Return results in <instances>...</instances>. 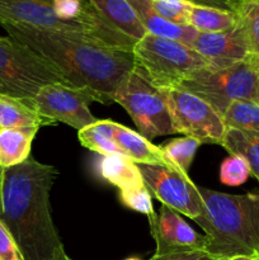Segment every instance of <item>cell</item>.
<instances>
[{"instance_id":"1","label":"cell","mask_w":259,"mask_h":260,"mask_svg":"<svg viewBox=\"0 0 259 260\" xmlns=\"http://www.w3.org/2000/svg\"><path fill=\"white\" fill-rule=\"evenodd\" d=\"M8 36L56 66L74 86L89 88L114 103L117 89L134 71L131 51L118 50L79 33L0 24Z\"/></svg>"},{"instance_id":"2","label":"cell","mask_w":259,"mask_h":260,"mask_svg":"<svg viewBox=\"0 0 259 260\" xmlns=\"http://www.w3.org/2000/svg\"><path fill=\"white\" fill-rule=\"evenodd\" d=\"M57 177L55 167L32 156L4 172L0 220L24 260H55L63 248L51 216L50 193Z\"/></svg>"},{"instance_id":"3","label":"cell","mask_w":259,"mask_h":260,"mask_svg":"<svg viewBox=\"0 0 259 260\" xmlns=\"http://www.w3.org/2000/svg\"><path fill=\"white\" fill-rule=\"evenodd\" d=\"M200 193L203 208L195 222L205 231L206 251L225 260L258 253L259 194H226L207 188H200Z\"/></svg>"},{"instance_id":"4","label":"cell","mask_w":259,"mask_h":260,"mask_svg":"<svg viewBox=\"0 0 259 260\" xmlns=\"http://www.w3.org/2000/svg\"><path fill=\"white\" fill-rule=\"evenodd\" d=\"M258 78L259 60L250 56L226 68L198 69L185 76L174 89L198 96L222 117L234 101H253Z\"/></svg>"},{"instance_id":"5","label":"cell","mask_w":259,"mask_h":260,"mask_svg":"<svg viewBox=\"0 0 259 260\" xmlns=\"http://www.w3.org/2000/svg\"><path fill=\"white\" fill-rule=\"evenodd\" d=\"M55 83L74 86L50 61L14 38L0 36V93L35 101L43 86Z\"/></svg>"},{"instance_id":"6","label":"cell","mask_w":259,"mask_h":260,"mask_svg":"<svg viewBox=\"0 0 259 260\" xmlns=\"http://www.w3.org/2000/svg\"><path fill=\"white\" fill-rule=\"evenodd\" d=\"M132 53L135 68L157 89H174L190 73L211 66L189 46L150 33L136 43Z\"/></svg>"},{"instance_id":"7","label":"cell","mask_w":259,"mask_h":260,"mask_svg":"<svg viewBox=\"0 0 259 260\" xmlns=\"http://www.w3.org/2000/svg\"><path fill=\"white\" fill-rule=\"evenodd\" d=\"M114 103L126 109L139 134L149 141L177 134L164 90L155 88L136 68L117 89Z\"/></svg>"},{"instance_id":"8","label":"cell","mask_w":259,"mask_h":260,"mask_svg":"<svg viewBox=\"0 0 259 260\" xmlns=\"http://www.w3.org/2000/svg\"><path fill=\"white\" fill-rule=\"evenodd\" d=\"M90 103L107 104V102L91 89L60 83L43 86L35 98L36 109L43 118L52 124L61 122L78 131L98 121L89 109Z\"/></svg>"},{"instance_id":"9","label":"cell","mask_w":259,"mask_h":260,"mask_svg":"<svg viewBox=\"0 0 259 260\" xmlns=\"http://www.w3.org/2000/svg\"><path fill=\"white\" fill-rule=\"evenodd\" d=\"M177 134L201 144L221 145L228 127L221 114L205 101L180 89H163Z\"/></svg>"},{"instance_id":"10","label":"cell","mask_w":259,"mask_h":260,"mask_svg":"<svg viewBox=\"0 0 259 260\" xmlns=\"http://www.w3.org/2000/svg\"><path fill=\"white\" fill-rule=\"evenodd\" d=\"M145 185L161 202L195 221L201 215L203 200L200 188L188 174L173 167L137 164Z\"/></svg>"},{"instance_id":"11","label":"cell","mask_w":259,"mask_h":260,"mask_svg":"<svg viewBox=\"0 0 259 260\" xmlns=\"http://www.w3.org/2000/svg\"><path fill=\"white\" fill-rule=\"evenodd\" d=\"M149 226L156 244L155 255L207 249L206 235L198 234L180 217V213L165 205H161L155 217L150 218Z\"/></svg>"},{"instance_id":"12","label":"cell","mask_w":259,"mask_h":260,"mask_svg":"<svg viewBox=\"0 0 259 260\" xmlns=\"http://www.w3.org/2000/svg\"><path fill=\"white\" fill-rule=\"evenodd\" d=\"M0 24L28 25L86 36L81 28L61 20L56 15L51 0H0Z\"/></svg>"},{"instance_id":"13","label":"cell","mask_w":259,"mask_h":260,"mask_svg":"<svg viewBox=\"0 0 259 260\" xmlns=\"http://www.w3.org/2000/svg\"><path fill=\"white\" fill-rule=\"evenodd\" d=\"M192 48L215 68H226L253 56L245 30L239 20L235 27L223 32H198Z\"/></svg>"},{"instance_id":"14","label":"cell","mask_w":259,"mask_h":260,"mask_svg":"<svg viewBox=\"0 0 259 260\" xmlns=\"http://www.w3.org/2000/svg\"><path fill=\"white\" fill-rule=\"evenodd\" d=\"M127 3L135 10L137 18L147 33L157 36V37L179 41L192 48L193 41L198 35L195 28L189 27V25H178L172 22H168L167 19L160 17L155 12L151 0H127Z\"/></svg>"},{"instance_id":"15","label":"cell","mask_w":259,"mask_h":260,"mask_svg":"<svg viewBox=\"0 0 259 260\" xmlns=\"http://www.w3.org/2000/svg\"><path fill=\"white\" fill-rule=\"evenodd\" d=\"M114 142L121 150L122 155L127 156L136 164H154L173 167L163 154L160 146H155L137 131L113 121ZM174 168V167H173ZM178 169V168H177Z\"/></svg>"},{"instance_id":"16","label":"cell","mask_w":259,"mask_h":260,"mask_svg":"<svg viewBox=\"0 0 259 260\" xmlns=\"http://www.w3.org/2000/svg\"><path fill=\"white\" fill-rule=\"evenodd\" d=\"M104 20L119 33L139 42L147 35L127 0H89Z\"/></svg>"},{"instance_id":"17","label":"cell","mask_w":259,"mask_h":260,"mask_svg":"<svg viewBox=\"0 0 259 260\" xmlns=\"http://www.w3.org/2000/svg\"><path fill=\"white\" fill-rule=\"evenodd\" d=\"M52 124L37 112L35 101L14 98L0 93V129Z\"/></svg>"},{"instance_id":"18","label":"cell","mask_w":259,"mask_h":260,"mask_svg":"<svg viewBox=\"0 0 259 260\" xmlns=\"http://www.w3.org/2000/svg\"><path fill=\"white\" fill-rule=\"evenodd\" d=\"M96 170L101 178L119 190L135 189L145 185L137 164L124 155L102 156L96 164Z\"/></svg>"},{"instance_id":"19","label":"cell","mask_w":259,"mask_h":260,"mask_svg":"<svg viewBox=\"0 0 259 260\" xmlns=\"http://www.w3.org/2000/svg\"><path fill=\"white\" fill-rule=\"evenodd\" d=\"M38 127L0 129V165L4 169L24 162L30 156V147Z\"/></svg>"},{"instance_id":"20","label":"cell","mask_w":259,"mask_h":260,"mask_svg":"<svg viewBox=\"0 0 259 260\" xmlns=\"http://www.w3.org/2000/svg\"><path fill=\"white\" fill-rule=\"evenodd\" d=\"M238 14L218 8L190 5L188 25L200 33H217L231 29L238 24Z\"/></svg>"},{"instance_id":"21","label":"cell","mask_w":259,"mask_h":260,"mask_svg":"<svg viewBox=\"0 0 259 260\" xmlns=\"http://www.w3.org/2000/svg\"><path fill=\"white\" fill-rule=\"evenodd\" d=\"M221 146L225 147L230 155L241 156L246 162L253 177L259 182V134L241 131L236 128H226Z\"/></svg>"},{"instance_id":"22","label":"cell","mask_w":259,"mask_h":260,"mask_svg":"<svg viewBox=\"0 0 259 260\" xmlns=\"http://www.w3.org/2000/svg\"><path fill=\"white\" fill-rule=\"evenodd\" d=\"M113 121L111 119H98L95 123L78 131V139L80 144L86 149L102 155H122L121 150L114 142Z\"/></svg>"},{"instance_id":"23","label":"cell","mask_w":259,"mask_h":260,"mask_svg":"<svg viewBox=\"0 0 259 260\" xmlns=\"http://www.w3.org/2000/svg\"><path fill=\"white\" fill-rule=\"evenodd\" d=\"M222 119L228 128L259 134V106L251 99L234 101L222 114Z\"/></svg>"},{"instance_id":"24","label":"cell","mask_w":259,"mask_h":260,"mask_svg":"<svg viewBox=\"0 0 259 260\" xmlns=\"http://www.w3.org/2000/svg\"><path fill=\"white\" fill-rule=\"evenodd\" d=\"M201 142L193 137L184 136L179 139L170 140L165 145L160 146L165 159L170 162L174 168L182 170L183 173L188 174L190 164L193 161L196 151L200 147Z\"/></svg>"},{"instance_id":"25","label":"cell","mask_w":259,"mask_h":260,"mask_svg":"<svg viewBox=\"0 0 259 260\" xmlns=\"http://www.w3.org/2000/svg\"><path fill=\"white\" fill-rule=\"evenodd\" d=\"M235 13L245 30L251 55L259 60V3H236Z\"/></svg>"},{"instance_id":"26","label":"cell","mask_w":259,"mask_h":260,"mask_svg":"<svg viewBox=\"0 0 259 260\" xmlns=\"http://www.w3.org/2000/svg\"><path fill=\"white\" fill-rule=\"evenodd\" d=\"M251 172L248 162L238 155H230L223 160L220 167V180L229 187H238L244 184L250 177Z\"/></svg>"},{"instance_id":"27","label":"cell","mask_w":259,"mask_h":260,"mask_svg":"<svg viewBox=\"0 0 259 260\" xmlns=\"http://www.w3.org/2000/svg\"><path fill=\"white\" fill-rule=\"evenodd\" d=\"M155 12L178 25H188V14L192 3L187 0H151Z\"/></svg>"},{"instance_id":"28","label":"cell","mask_w":259,"mask_h":260,"mask_svg":"<svg viewBox=\"0 0 259 260\" xmlns=\"http://www.w3.org/2000/svg\"><path fill=\"white\" fill-rule=\"evenodd\" d=\"M119 200L130 210L146 215L149 220L156 215L152 207L150 190L147 189L146 185L141 188H135V189L119 190Z\"/></svg>"},{"instance_id":"29","label":"cell","mask_w":259,"mask_h":260,"mask_svg":"<svg viewBox=\"0 0 259 260\" xmlns=\"http://www.w3.org/2000/svg\"><path fill=\"white\" fill-rule=\"evenodd\" d=\"M0 260H24L12 234L0 220Z\"/></svg>"},{"instance_id":"30","label":"cell","mask_w":259,"mask_h":260,"mask_svg":"<svg viewBox=\"0 0 259 260\" xmlns=\"http://www.w3.org/2000/svg\"><path fill=\"white\" fill-rule=\"evenodd\" d=\"M150 260H225L212 255L206 250L184 251V253L167 254V255H154Z\"/></svg>"},{"instance_id":"31","label":"cell","mask_w":259,"mask_h":260,"mask_svg":"<svg viewBox=\"0 0 259 260\" xmlns=\"http://www.w3.org/2000/svg\"><path fill=\"white\" fill-rule=\"evenodd\" d=\"M196 5H205V7L218 8V9L229 10V12L235 13L236 3L234 0H187Z\"/></svg>"},{"instance_id":"32","label":"cell","mask_w":259,"mask_h":260,"mask_svg":"<svg viewBox=\"0 0 259 260\" xmlns=\"http://www.w3.org/2000/svg\"><path fill=\"white\" fill-rule=\"evenodd\" d=\"M4 172L5 169L0 165V211H2V193H3V183H4Z\"/></svg>"},{"instance_id":"33","label":"cell","mask_w":259,"mask_h":260,"mask_svg":"<svg viewBox=\"0 0 259 260\" xmlns=\"http://www.w3.org/2000/svg\"><path fill=\"white\" fill-rule=\"evenodd\" d=\"M55 260H73V259L69 258L68 254H66L65 250H63V248H61L60 250L57 251V254H56Z\"/></svg>"},{"instance_id":"34","label":"cell","mask_w":259,"mask_h":260,"mask_svg":"<svg viewBox=\"0 0 259 260\" xmlns=\"http://www.w3.org/2000/svg\"><path fill=\"white\" fill-rule=\"evenodd\" d=\"M226 260H255V258H254V256H249V255H236V256H231V258H229Z\"/></svg>"},{"instance_id":"35","label":"cell","mask_w":259,"mask_h":260,"mask_svg":"<svg viewBox=\"0 0 259 260\" xmlns=\"http://www.w3.org/2000/svg\"><path fill=\"white\" fill-rule=\"evenodd\" d=\"M254 102L259 106V78H258V83H256V88H255V95H254Z\"/></svg>"},{"instance_id":"36","label":"cell","mask_w":259,"mask_h":260,"mask_svg":"<svg viewBox=\"0 0 259 260\" xmlns=\"http://www.w3.org/2000/svg\"><path fill=\"white\" fill-rule=\"evenodd\" d=\"M235 3H244V2H254V3H259V0H234Z\"/></svg>"},{"instance_id":"37","label":"cell","mask_w":259,"mask_h":260,"mask_svg":"<svg viewBox=\"0 0 259 260\" xmlns=\"http://www.w3.org/2000/svg\"><path fill=\"white\" fill-rule=\"evenodd\" d=\"M254 258H255V260H259V251H258V253H255V254H254Z\"/></svg>"},{"instance_id":"38","label":"cell","mask_w":259,"mask_h":260,"mask_svg":"<svg viewBox=\"0 0 259 260\" xmlns=\"http://www.w3.org/2000/svg\"><path fill=\"white\" fill-rule=\"evenodd\" d=\"M124 260H142V259H140V258H127Z\"/></svg>"}]
</instances>
